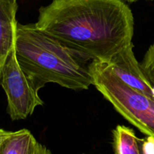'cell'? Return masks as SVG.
Here are the masks:
<instances>
[{"instance_id":"3","label":"cell","mask_w":154,"mask_h":154,"mask_svg":"<svg viewBox=\"0 0 154 154\" xmlns=\"http://www.w3.org/2000/svg\"><path fill=\"white\" fill-rule=\"evenodd\" d=\"M93 85L114 109L142 133L154 138V101L123 83L108 63L91 61Z\"/></svg>"},{"instance_id":"1","label":"cell","mask_w":154,"mask_h":154,"mask_svg":"<svg viewBox=\"0 0 154 154\" xmlns=\"http://www.w3.org/2000/svg\"><path fill=\"white\" fill-rule=\"evenodd\" d=\"M35 24L89 61L106 63L134 34L133 14L122 0H53Z\"/></svg>"},{"instance_id":"7","label":"cell","mask_w":154,"mask_h":154,"mask_svg":"<svg viewBox=\"0 0 154 154\" xmlns=\"http://www.w3.org/2000/svg\"><path fill=\"white\" fill-rule=\"evenodd\" d=\"M37 142L28 129L15 131L0 144V154H34Z\"/></svg>"},{"instance_id":"10","label":"cell","mask_w":154,"mask_h":154,"mask_svg":"<svg viewBox=\"0 0 154 154\" xmlns=\"http://www.w3.org/2000/svg\"><path fill=\"white\" fill-rule=\"evenodd\" d=\"M141 154H154V138L148 136L147 138L141 139Z\"/></svg>"},{"instance_id":"13","label":"cell","mask_w":154,"mask_h":154,"mask_svg":"<svg viewBox=\"0 0 154 154\" xmlns=\"http://www.w3.org/2000/svg\"><path fill=\"white\" fill-rule=\"evenodd\" d=\"M125 1L128 2H138L139 0H125ZM149 1H153V0H149Z\"/></svg>"},{"instance_id":"11","label":"cell","mask_w":154,"mask_h":154,"mask_svg":"<svg viewBox=\"0 0 154 154\" xmlns=\"http://www.w3.org/2000/svg\"><path fill=\"white\" fill-rule=\"evenodd\" d=\"M34 154H52V153H51V152L46 147H45L44 145L41 144L40 143L37 142Z\"/></svg>"},{"instance_id":"4","label":"cell","mask_w":154,"mask_h":154,"mask_svg":"<svg viewBox=\"0 0 154 154\" xmlns=\"http://www.w3.org/2000/svg\"><path fill=\"white\" fill-rule=\"evenodd\" d=\"M0 85L7 96V111L12 120H24L44 105L38 90L20 66L14 47L2 68Z\"/></svg>"},{"instance_id":"5","label":"cell","mask_w":154,"mask_h":154,"mask_svg":"<svg viewBox=\"0 0 154 154\" xmlns=\"http://www.w3.org/2000/svg\"><path fill=\"white\" fill-rule=\"evenodd\" d=\"M133 47L132 43L123 48L108 64L123 83L154 101L153 85L143 71L141 63L135 59Z\"/></svg>"},{"instance_id":"6","label":"cell","mask_w":154,"mask_h":154,"mask_svg":"<svg viewBox=\"0 0 154 154\" xmlns=\"http://www.w3.org/2000/svg\"><path fill=\"white\" fill-rule=\"evenodd\" d=\"M17 8V0H0V78L5 63L15 45Z\"/></svg>"},{"instance_id":"8","label":"cell","mask_w":154,"mask_h":154,"mask_svg":"<svg viewBox=\"0 0 154 154\" xmlns=\"http://www.w3.org/2000/svg\"><path fill=\"white\" fill-rule=\"evenodd\" d=\"M113 134L115 154H141V139L137 138L133 129L118 125Z\"/></svg>"},{"instance_id":"14","label":"cell","mask_w":154,"mask_h":154,"mask_svg":"<svg viewBox=\"0 0 154 154\" xmlns=\"http://www.w3.org/2000/svg\"><path fill=\"white\" fill-rule=\"evenodd\" d=\"M153 96H154V86H153Z\"/></svg>"},{"instance_id":"12","label":"cell","mask_w":154,"mask_h":154,"mask_svg":"<svg viewBox=\"0 0 154 154\" xmlns=\"http://www.w3.org/2000/svg\"><path fill=\"white\" fill-rule=\"evenodd\" d=\"M14 132H10V131H5L2 129H0V144L5 141L7 138L13 135Z\"/></svg>"},{"instance_id":"9","label":"cell","mask_w":154,"mask_h":154,"mask_svg":"<svg viewBox=\"0 0 154 154\" xmlns=\"http://www.w3.org/2000/svg\"><path fill=\"white\" fill-rule=\"evenodd\" d=\"M141 66L147 78L154 86V43L149 47Z\"/></svg>"},{"instance_id":"2","label":"cell","mask_w":154,"mask_h":154,"mask_svg":"<svg viewBox=\"0 0 154 154\" xmlns=\"http://www.w3.org/2000/svg\"><path fill=\"white\" fill-rule=\"evenodd\" d=\"M15 53L20 66L38 90L48 83L70 90L93 85L91 62L36 26L17 22Z\"/></svg>"}]
</instances>
